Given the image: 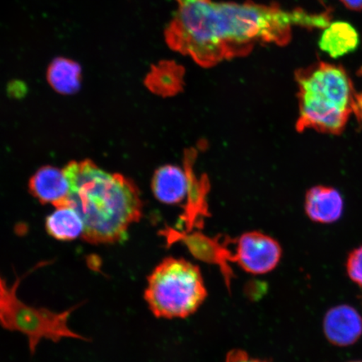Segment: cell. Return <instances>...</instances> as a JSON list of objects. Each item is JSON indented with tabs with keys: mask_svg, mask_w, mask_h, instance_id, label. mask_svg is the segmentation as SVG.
Masks as SVG:
<instances>
[{
	"mask_svg": "<svg viewBox=\"0 0 362 362\" xmlns=\"http://www.w3.org/2000/svg\"><path fill=\"white\" fill-rule=\"evenodd\" d=\"M45 228L49 236L63 242L78 238L84 230L83 220L71 206L57 207L47 217Z\"/></svg>",
	"mask_w": 362,
	"mask_h": 362,
	"instance_id": "obj_13",
	"label": "cell"
},
{
	"mask_svg": "<svg viewBox=\"0 0 362 362\" xmlns=\"http://www.w3.org/2000/svg\"><path fill=\"white\" fill-rule=\"evenodd\" d=\"M233 250L223 247L224 259L237 262L252 274H264L278 266L282 256L279 243L268 235L259 232L244 233L234 241Z\"/></svg>",
	"mask_w": 362,
	"mask_h": 362,
	"instance_id": "obj_6",
	"label": "cell"
},
{
	"mask_svg": "<svg viewBox=\"0 0 362 362\" xmlns=\"http://www.w3.org/2000/svg\"><path fill=\"white\" fill-rule=\"evenodd\" d=\"M63 170L70 184L68 203L83 220L85 241H124L130 226L143 214L141 194L134 181L103 170L90 160L71 161Z\"/></svg>",
	"mask_w": 362,
	"mask_h": 362,
	"instance_id": "obj_2",
	"label": "cell"
},
{
	"mask_svg": "<svg viewBox=\"0 0 362 362\" xmlns=\"http://www.w3.org/2000/svg\"><path fill=\"white\" fill-rule=\"evenodd\" d=\"M207 291L198 267L182 259L167 257L148 278L144 298L157 318L184 319L205 301Z\"/></svg>",
	"mask_w": 362,
	"mask_h": 362,
	"instance_id": "obj_4",
	"label": "cell"
},
{
	"mask_svg": "<svg viewBox=\"0 0 362 362\" xmlns=\"http://www.w3.org/2000/svg\"><path fill=\"white\" fill-rule=\"evenodd\" d=\"M341 2L351 10H362V0H341Z\"/></svg>",
	"mask_w": 362,
	"mask_h": 362,
	"instance_id": "obj_16",
	"label": "cell"
},
{
	"mask_svg": "<svg viewBox=\"0 0 362 362\" xmlns=\"http://www.w3.org/2000/svg\"><path fill=\"white\" fill-rule=\"evenodd\" d=\"M361 75H362V68H361ZM361 96H362V94H361Z\"/></svg>",
	"mask_w": 362,
	"mask_h": 362,
	"instance_id": "obj_17",
	"label": "cell"
},
{
	"mask_svg": "<svg viewBox=\"0 0 362 362\" xmlns=\"http://www.w3.org/2000/svg\"><path fill=\"white\" fill-rule=\"evenodd\" d=\"M351 362H362V361H351Z\"/></svg>",
	"mask_w": 362,
	"mask_h": 362,
	"instance_id": "obj_18",
	"label": "cell"
},
{
	"mask_svg": "<svg viewBox=\"0 0 362 362\" xmlns=\"http://www.w3.org/2000/svg\"><path fill=\"white\" fill-rule=\"evenodd\" d=\"M300 132L314 129L341 134L351 113L358 112V97L342 67L320 62L297 74Z\"/></svg>",
	"mask_w": 362,
	"mask_h": 362,
	"instance_id": "obj_3",
	"label": "cell"
},
{
	"mask_svg": "<svg viewBox=\"0 0 362 362\" xmlns=\"http://www.w3.org/2000/svg\"><path fill=\"white\" fill-rule=\"evenodd\" d=\"M323 328L329 342L337 346H349L362 336V318L350 305L334 306L325 314Z\"/></svg>",
	"mask_w": 362,
	"mask_h": 362,
	"instance_id": "obj_8",
	"label": "cell"
},
{
	"mask_svg": "<svg viewBox=\"0 0 362 362\" xmlns=\"http://www.w3.org/2000/svg\"><path fill=\"white\" fill-rule=\"evenodd\" d=\"M359 45V35L346 22H334L327 26L321 35V49L333 58H338L355 51Z\"/></svg>",
	"mask_w": 362,
	"mask_h": 362,
	"instance_id": "obj_11",
	"label": "cell"
},
{
	"mask_svg": "<svg viewBox=\"0 0 362 362\" xmlns=\"http://www.w3.org/2000/svg\"><path fill=\"white\" fill-rule=\"evenodd\" d=\"M166 30L169 47L199 65L211 66L245 55L260 44H287L294 26L329 25V13L286 11L255 3L214 0H175Z\"/></svg>",
	"mask_w": 362,
	"mask_h": 362,
	"instance_id": "obj_1",
	"label": "cell"
},
{
	"mask_svg": "<svg viewBox=\"0 0 362 362\" xmlns=\"http://www.w3.org/2000/svg\"><path fill=\"white\" fill-rule=\"evenodd\" d=\"M29 189L40 203L56 207L69 206L70 184L64 170L49 165L42 167L30 178Z\"/></svg>",
	"mask_w": 362,
	"mask_h": 362,
	"instance_id": "obj_9",
	"label": "cell"
},
{
	"mask_svg": "<svg viewBox=\"0 0 362 362\" xmlns=\"http://www.w3.org/2000/svg\"><path fill=\"white\" fill-rule=\"evenodd\" d=\"M226 362H267L264 361L252 358L247 352L242 350H233L226 356Z\"/></svg>",
	"mask_w": 362,
	"mask_h": 362,
	"instance_id": "obj_15",
	"label": "cell"
},
{
	"mask_svg": "<svg viewBox=\"0 0 362 362\" xmlns=\"http://www.w3.org/2000/svg\"><path fill=\"white\" fill-rule=\"evenodd\" d=\"M47 76L48 83L58 93L74 94L81 88V68L71 59H55L48 67Z\"/></svg>",
	"mask_w": 362,
	"mask_h": 362,
	"instance_id": "obj_12",
	"label": "cell"
},
{
	"mask_svg": "<svg viewBox=\"0 0 362 362\" xmlns=\"http://www.w3.org/2000/svg\"><path fill=\"white\" fill-rule=\"evenodd\" d=\"M25 278V276L18 277L12 285H8L0 274V327L8 332L24 334L28 339L31 355L35 354L39 343L44 339L56 343L64 338L89 341L68 325L71 314L83 306V303L62 312L26 304L17 296L18 288Z\"/></svg>",
	"mask_w": 362,
	"mask_h": 362,
	"instance_id": "obj_5",
	"label": "cell"
},
{
	"mask_svg": "<svg viewBox=\"0 0 362 362\" xmlns=\"http://www.w3.org/2000/svg\"><path fill=\"white\" fill-rule=\"evenodd\" d=\"M343 207V199L336 189L321 185L311 188L306 194V214L316 223L337 221L342 215Z\"/></svg>",
	"mask_w": 362,
	"mask_h": 362,
	"instance_id": "obj_10",
	"label": "cell"
},
{
	"mask_svg": "<svg viewBox=\"0 0 362 362\" xmlns=\"http://www.w3.org/2000/svg\"><path fill=\"white\" fill-rule=\"evenodd\" d=\"M348 276L353 282L362 288V247L353 250L346 262Z\"/></svg>",
	"mask_w": 362,
	"mask_h": 362,
	"instance_id": "obj_14",
	"label": "cell"
},
{
	"mask_svg": "<svg viewBox=\"0 0 362 362\" xmlns=\"http://www.w3.org/2000/svg\"><path fill=\"white\" fill-rule=\"evenodd\" d=\"M194 178L189 169L167 165L160 167L153 175L152 191L157 200L169 205L182 202L194 193Z\"/></svg>",
	"mask_w": 362,
	"mask_h": 362,
	"instance_id": "obj_7",
	"label": "cell"
}]
</instances>
